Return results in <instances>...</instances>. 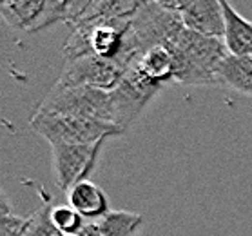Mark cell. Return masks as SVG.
Segmentation results:
<instances>
[{
  "label": "cell",
  "instance_id": "cell-11",
  "mask_svg": "<svg viewBox=\"0 0 252 236\" xmlns=\"http://www.w3.org/2000/svg\"><path fill=\"white\" fill-rule=\"evenodd\" d=\"M138 66L151 80L160 86L174 82V57L167 47L158 46L149 49L138 60Z\"/></svg>",
  "mask_w": 252,
  "mask_h": 236
},
{
  "label": "cell",
  "instance_id": "cell-14",
  "mask_svg": "<svg viewBox=\"0 0 252 236\" xmlns=\"http://www.w3.org/2000/svg\"><path fill=\"white\" fill-rule=\"evenodd\" d=\"M31 216H17L15 213L0 216V236H28Z\"/></svg>",
  "mask_w": 252,
  "mask_h": 236
},
{
  "label": "cell",
  "instance_id": "cell-4",
  "mask_svg": "<svg viewBox=\"0 0 252 236\" xmlns=\"http://www.w3.org/2000/svg\"><path fill=\"white\" fill-rule=\"evenodd\" d=\"M163 89V86L156 84L145 75L138 62H134L126 71L122 82L116 89L111 91L113 100V124L122 131H127L140 118L151 100Z\"/></svg>",
  "mask_w": 252,
  "mask_h": 236
},
{
  "label": "cell",
  "instance_id": "cell-10",
  "mask_svg": "<svg viewBox=\"0 0 252 236\" xmlns=\"http://www.w3.org/2000/svg\"><path fill=\"white\" fill-rule=\"evenodd\" d=\"M220 80L221 86H227L232 91L252 98V60L229 55L221 64Z\"/></svg>",
  "mask_w": 252,
  "mask_h": 236
},
{
  "label": "cell",
  "instance_id": "cell-9",
  "mask_svg": "<svg viewBox=\"0 0 252 236\" xmlns=\"http://www.w3.org/2000/svg\"><path fill=\"white\" fill-rule=\"evenodd\" d=\"M67 202L69 205L78 214H82L87 222H98L109 213L107 195L96 184H93L91 180H86V182L75 185L67 193Z\"/></svg>",
  "mask_w": 252,
  "mask_h": 236
},
{
  "label": "cell",
  "instance_id": "cell-6",
  "mask_svg": "<svg viewBox=\"0 0 252 236\" xmlns=\"http://www.w3.org/2000/svg\"><path fill=\"white\" fill-rule=\"evenodd\" d=\"M107 140L91 145H53V173L55 182L69 193L75 185L89 180Z\"/></svg>",
  "mask_w": 252,
  "mask_h": 236
},
{
  "label": "cell",
  "instance_id": "cell-15",
  "mask_svg": "<svg viewBox=\"0 0 252 236\" xmlns=\"http://www.w3.org/2000/svg\"><path fill=\"white\" fill-rule=\"evenodd\" d=\"M78 236H102V233L98 229V222H87Z\"/></svg>",
  "mask_w": 252,
  "mask_h": 236
},
{
  "label": "cell",
  "instance_id": "cell-5",
  "mask_svg": "<svg viewBox=\"0 0 252 236\" xmlns=\"http://www.w3.org/2000/svg\"><path fill=\"white\" fill-rule=\"evenodd\" d=\"M126 67L116 60L102 58L96 55L67 60V66L57 86L62 87H94L102 91H113L126 75Z\"/></svg>",
  "mask_w": 252,
  "mask_h": 236
},
{
  "label": "cell",
  "instance_id": "cell-12",
  "mask_svg": "<svg viewBox=\"0 0 252 236\" xmlns=\"http://www.w3.org/2000/svg\"><path fill=\"white\" fill-rule=\"evenodd\" d=\"M143 216L129 211H109L102 220H98V229L102 236H134Z\"/></svg>",
  "mask_w": 252,
  "mask_h": 236
},
{
  "label": "cell",
  "instance_id": "cell-2",
  "mask_svg": "<svg viewBox=\"0 0 252 236\" xmlns=\"http://www.w3.org/2000/svg\"><path fill=\"white\" fill-rule=\"evenodd\" d=\"M29 126L53 145H91L120 136L126 131L109 122L86 116L33 115Z\"/></svg>",
  "mask_w": 252,
  "mask_h": 236
},
{
  "label": "cell",
  "instance_id": "cell-8",
  "mask_svg": "<svg viewBox=\"0 0 252 236\" xmlns=\"http://www.w3.org/2000/svg\"><path fill=\"white\" fill-rule=\"evenodd\" d=\"M225 13L223 42L232 57L252 60V22L236 11V7L221 0Z\"/></svg>",
  "mask_w": 252,
  "mask_h": 236
},
{
  "label": "cell",
  "instance_id": "cell-1",
  "mask_svg": "<svg viewBox=\"0 0 252 236\" xmlns=\"http://www.w3.org/2000/svg\"><path fill=\"white\" fill-rule=\"evenodd\" d=\"M167 49L174 57V82L185 86H221L220 69L229 57L223 38L184 29Z\"/></svg>",
  "mask_w": 252,
  "mask_h": 236
},
{
  "label": "cell",
  "instance_id": "cell-3",
  "mask_svg": "<svg viewBox=\"0 0 252 236\" xmlns=\"http://www.w3.org/2000/svg\"><path fill=\"white\" fill-rule=\"evenodd\" d=\"M34 115L86 116L113 124L111 91L94 87H62L55 84Z\"/></svg>",
  "mask_w": 252,
  "mask_h": 236
},
{
  "label": "cell",
  "instance_id": "cell-13",
  "mask_svg": "<svg viewBox=\"0 0 252 236\" xmlns=\"http://www.w3.org/2000/svg\"><path fill=\"white\" fill-rule=\"evenodd\" d=\"M51 222L58 233L63 236H78L86 227L87 220L78 214L71 205H51Z\"/></svg>",
  "mask_w": 252,
  "mask_h": 236
},
{
  "label": "cell",
  "instance_id": "cell-7",
  "mask_svg": "<svg viewBox=\"0 0 252 236\" xmlns=\"http://www.w3.org/2000/svg\"><path fill=\"white\" fill-rule=\"evenodd\" d=\"M167 11L178 13L185 29L211 38H223L225 13L221 0H171L160 2Z\"/></svg>",
  "mask_w": 252,
  "mask_h": 236
}]
</instances>
